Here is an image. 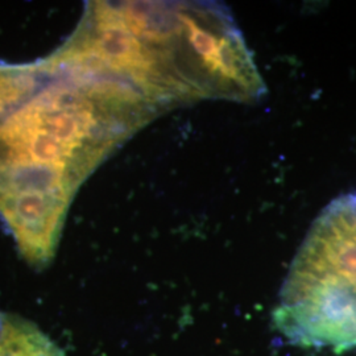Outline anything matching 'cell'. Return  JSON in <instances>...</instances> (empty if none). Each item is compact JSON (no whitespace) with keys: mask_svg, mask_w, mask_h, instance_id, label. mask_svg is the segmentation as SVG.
Returning <instances> with one entry per match:
<instances>
[{"mask_svg":"<svg viewBox=\"0 0 356 356\" xmlns=\"http://www.w3.org/2000/svg\"><path fill=\"white\" fill-rule=\"evenodd\" d=\"M0 356L66 355L35 323L0 312Z\"/></svg>","mask_w":356,"mask_h":356,"instance_id":"3","label":"cell"},{"mask_svg":"<svg viewBox=\"0 0 356 356\" xmlns=\"http://www.w3.org/2000/svg\"><path fill=\"white\" fill-rule=\"evenodd\" d=\"M44 76V61L0 65V116L31 95Z\"/></svg>","mask_w":356,"mask_h":356,"instance_id":"4","label":"cell"},{"mask_svg":"<svg viewBox=\"0 0 356 356\" xmlns=\"http://www.w3.org/2000/svg\"><path fill=\"white\" fill-rule=\"evenodd\" d=\"M275 322L293 343L356 347V194L317 218L293 261Z\"/></svg>","mask_w":356,"mask_h":356,"instance_id":"2","label":"cell"},{"mask_svg":"<svg viewBox=\"0 0 356 356\" xmlns=\"http://www.w3.org/2000/svg\"><path fill=\"white\" fill-rule=\"evenodd\" d=\"M44 76L0 116V216L29 266H49L81 184L153 113L107 76L44 58Z\"/></svg>","mask_w":356,"mask_h":356,"instance_id":"1","label":"cell"}]
</instances>
